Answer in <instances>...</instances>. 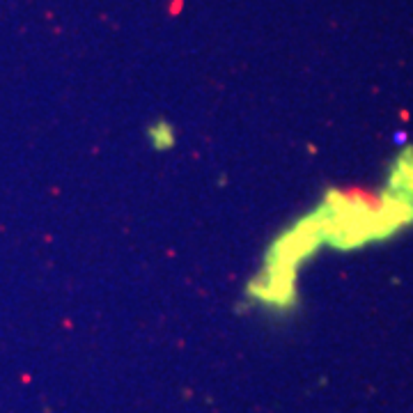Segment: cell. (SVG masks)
I'll list each match as a JSON object with an SVG mask.
<instances>
[{
  "label": "cell",
  "mask_w": 413,
  "mask_h": 413,
  "mask_svg": "<svg viewBox=\"0 0 413 413\" xmlns=\"http://www.w3.org/2000/svg\"><path fill=\"white\" fill-rule=\"evenodd\" d=\"M388 193L413 204V147H407L397 157L393 175H390Z\"/></svg>",
  "instance_id": "obj_1"
},
{
  "label": "cell",
  "mask_w": 413,
  "mask_h": 413,
  "mask_svg": "<svg viewBox=\"0 0 413 413\" xmlns=\"http://www.w3.org/2000/svg\"><path fill=\"white\" fill-rule=\"evenodd\" d=\"M150 140L157 150H168V147H173V143H175L173 127H168L166 122L154 124V127H150Z\"/></svg>",
  "instance_id": "obj_2"
}]
</instances>
